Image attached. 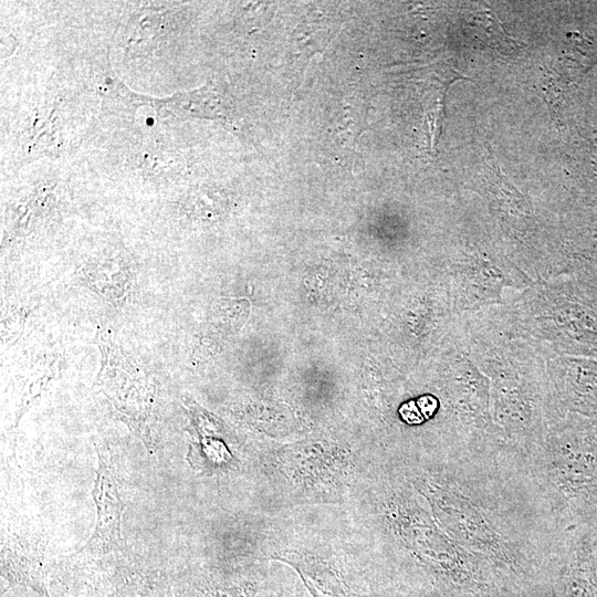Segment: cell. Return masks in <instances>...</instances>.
I'll list each match as a JSON object with an SVG mask.
<instances>
[{
  "label": "cell",
  "mask_w": 597,
  "mask_h": 597,
  "mask_svg": "<svg viewBox=\"0 0 597 597\" xmlns=\"http://www.w3.org/2000/svg\"><path fill=\"white\" fill-rule=\"evenodd\" d=\"M537 483L569 530L597 522V428L580 420L554 428L526 452Z\"/></svg>",
  "instance_id": "1"
},
{
  "label": "cell",
  "mask_w": 597,
  "mask_h": 597,
  "mask_svg": "<svg viewBox=\"0 0 597 597\" xmlns=\"http://www.w3.org/2000/svg\"><path fill=\"white\" fill-rule=\"evenodd\" d=\"M95 475L92 495L96 507V523L93 533L80 552L102 557L124 549L122 519L125 503L116 474L100 452Z\"/></svg>",
  "instance_id": "2"
},
{
  "label": "cell",
  "mask_w": 597,
  "mask_h": 597,
  "mask_svg": "<svg viewBox=\"0 0 597 597\" xmlns=\"http://www.w3.org/2000/svg\"><path fill=\"white\" fill-rule=\"evenodd\" d=\"M261 572L239 566H202L172 585L175 597H256L263 586Z\"/></svg>",
  "instance_id": "3"
},
{
  "label": "cell",
  "mask_w": 597,
  "mask_h": 597,
  "mask_svg": "<svg viewBox=\"0 0 597 597\" xmlns=\"http://www.w3.org/2000/svg\"><path fill=\"white\" fill-rule=\"evenodd\" d=\"M1 575L8 586H23L40 597H50L49 557L41 538L11 537L1 551Z\"/></svg>",
  "instance_id": "4"
},
{
  "label": "cell",
  "mask_w": 597,
  "mask_h": 597,
  "mask_svg": "<svg viewBox=\"0 0 597 597\" xmlns=\"http://www.w3.org/2000/svg\"><path fill=\"white\" fill-rule=\"evenodd\" d=\"M106 597H175L172 585L158 573L127 576Z\"/></svg>",
  "instance_id": "5"
},
{
  "label": "cell",
  "mask_w": 597,
  "mask_h": 597,
  "mask_svg": "<svg viewBox=\"0 0 597 597\" xmlns=\"http://www.w3.org/2000/svg\"><path fill=\"white\" fill-rule=\"evenodd\" d=\"M277 597H310L297 586L279 584L275 588Z\"/></svg>",
  "instance_id": "6"
},
{
  "label": "cell",
  "mask_w": 597,
  "mask_h": 597,
  "mask_svg": "<svg viewBox=\"0 0 597 597\" xmlns=\"http://www.w3.org/2000/svg\"><path fill=\"white\" fill-rule=\"evenodd\" d=\"M587 283L591 289H594V292L597 295V266L594 268V270H589Z\"/></svg>",
  "instance_id": "7"
},
{
  "label": "cell",
  "mask_w": 597,
  "mask_h": 597,
  "mask_svg": "<svg viewBox=\"0 0 597 597\" xmlns=\"http://www.w3.org/2000/svg\"><path fill=\"white\" fill-rule=\"evenodd\" d=\"M384 597H417V596L389 590Z\"/></svg>",
  "instance_id": "8"
}]
</instances>
